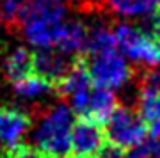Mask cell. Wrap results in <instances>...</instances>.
Masks as SVG:
<instances>
[{"label": "cell", "mask_w": 160, "mask_h": 158, "mask_svg": "<svg viewBox=\"0 0 160 158\" xmlns=\"http://www.w3.org/2000/svg\"><path fill=\"white\" fill-rule=\"evenodd\" d=\"M32 126V119L25 110L16 107H0V144L11 147L20 142Z\"/></svg>", "instance_id": "6"}, {"label": "cell", "mask_w": 160, "mask_h": 158, "mask_svg": "<svg viewBox=\"0 0 160 158\" xmlns=\"http://www.w3.org/2000/svg\"><path fill=\"white\" fill-rule=\"evenodd\" d=\"M110 7L114 12L126 14V16H135V14H144L151 12L160 6L158 0H109Z\"/></svg>", "instance_id": "14"}, {"label": "cell", "mask_w": 160, "mask_h": 158, "mask_svg": "<svg viewBox=\"0 0 160 158\" xmlns=\"http://www.w3.org/2000/svg\"><path fill=\"white\" fill-rule=\"evenodd\" d=\"M137 114L148 128L160 121V73H151L144 80L139 94Z\"/></svg>", "instance_id": "8"}, {"label": "cell", "mask_w": 160, "mask_h": 158, "mask_svg": "<svg viewBox=\"0 0 160 158\" xmlns=\"http://www.w3.org/2000/svg\"><path fill=\"white\" fill-rule=\"evenodd\" d=\"M98 158H102V156H98Z\"/></svg>", "instance_id": "21"}, {"label": "cell", "mask_w": 160, "mask_h": 158, "mask_svg": "<svg viewBox=\"0 0 160 158\" xmlns=\"http://www.w3.org/2000/svg\"><path fill=\"white\" fill-rule=\"evenodd\" d=\"M71 66H73V59L68 61L61 52L57 53L52 48H39L38 52H34V73L52 82L55 89L59 82L69 73Z\"/></svg>", "instance_id": "7"}, {"label": "cell", "mask_w": 160, "mask_h": 158, "mask_svg": "<svg viewBox=\"0 0 160 158\" xmlns=\"http://www.w3.org/2000/svg\"><path fill=\"white\" fill-rule=\"evenodd\" d=\"M109 144L105 124H100L91 117L78 116L71 124L69 156L73 158H98L103 147Z\"/></svg>", "instance_id": "5"}, {"label": "cell", "mask_w": 160, "mask_h": 158, "mask_svg": "<svg viewBox=\"0 0 160 158\" xmlns=\"http://www.w3.org/2000/svg\"><path fill=\"white\" fill-rule=\"evenodd\" d=\"M12 84H14V92L23 98H34L38 94L50 92V91L55 92V87H53L52 82H48L46 78H43V77H39L36 73L18 80V82H12Z\"/></svg>", "instance_id": "12"}, {"label": "cell", "mask_w": 160, "mask_h": 158, "mask_svg": "<svg viewBox=\"0 0 160 158\" xmlns=\"http://www.w3.org/2000/svg\"><path fill=\"white\" fill-rule=\"evenodd\" d=\"M25 0H0V23L18 22Z\"/></svg>", "instance_id": "15"}, {"label": "cell", "mask_w": 160, "mask_h": 158, "mask_svg": "<svg viewBox=\"0 0 160 158\" xmlns=\"http://www.w3.org/2000/svg\"><path fill=\"white\" fill-rule=\"evenodd\" d=\"M148 133L153 137V139H160V121H157V123H153L151 126H149Z\"/></svg>", "instance_id": "19"}, {"label": "cell", "mask_w": 160, "mask_h": 158, "mask_svg": "<svg viewBox=\"0 0 160 158\" xmlns=\"http://www.w3.org/2000/svg\"><path fill=\"white\" fill-rule=\"evenodd\" d=\"M64 158H73V156H64Z\"/></svg>", "instance_id": "20"}, {"label": "cell", "mask_w": 160, "mask_h": 158, "mask_svg": "<svg viewBox=\"0 0 160 158\" xmlns=\"http://www.w3.org/2000/svg\"><path fill=\"white\" fill-rule=\"evenodd\" d=\"M87 71L94 87H103L110 91L121 87L132 77L130 66L116 50L98 55H87Z\"/></svg>", "instance_id": "3"}, {"label": "cell", "mask_w": 160, "mask_h": 158, "mask_svg": "<svg viewBox=\"0 0 160 158\" xmlns=\"http://www.w3.org/2000/svg\"><path fill=\"white\" fill-rule=\"evenodd\" d=\"M116 107H118V100L112 91L103 87H92L84 117H91L100 124H105L116 110Z\"/></svg>", "instance_id": "9"}, {"label": "cell", "mask_w": 160, "mask_h": 158, "mask_svg": "<svg viewBox=\"0 0 160 158\" xmlns=\"http://www.w3.org/2000/svg\"><path fill=\"white\" fill-rule=\"evenodd\" d=\"M116 36L107 28H94L91 34H87L86 48L84 53L87 55H98V53H105V52L116 50Z\"/></svg>", "instance_id": "13"}, {"label": "cell", "mask_w": 160, "mask_h": 158, "mask_svg": "<svg viewBox=\"0 0 160 158\" xmlns=\"http://www.w3.org/2000/svg\"><path fill=\"white\" fill-rule=\"evenodd\" d=\"M6 75L11 82L34 75V52L29 48H16L6 59Z\"/></svg>", "instance_id": "11"}, {"label": "cell", "mask_w": 160, "mask_h": 158, "mask_svg": "<svg viewBox=\"0 0 160 158\" xmlns=\"http://www.w3.org/2000/svg\"><path fill=\"white\" fill-rule=\"evenodd\" d=\"M4 158H46V156L41 151H38L36 147L18 142L14 146L4 149Z\"/></svg>", "instance_id": "16"}, {"label": "cell", "mask_w": 160, "mask_h": 158, "mask_svg": "<svg viewBox=\"0 0 160 158\" xmlns=\"http://www.w3.org/2000/svg\"><path fill=\"white\" fill-rule=\"evenodd\" d=\"M87 28L86 25L75 22V23H66L62 27V32H61V37H59L57 48L61 53L64 55H77L80 52H84L86 48V41H87Z\"/></svg>", "instance_id": "10"}, {"label": "cell", "mask_w": 160, "mask_h": 158, "mask_svg": "<svg viewBox=\"0 0 160 158\" xmlns=\"http://www.w3.org/2000/svg\"><path fill=\"white\" fill-rule=\"evenodd\" d=\"M71 112L66 105H55L43 116L34 133L36 149L46 158H64L71 142Z\"/></svg>", "instance_id": "1"}, {"label": "cell", "mask_w": 160, "mask_h": 158, "mask_svg": "<svg viewBox=\"0 0 160 158\" xmlns=\"http://www.w3.org/2000/svg\"><path fill=\"white\" fill-rule=\"evenodd\" d=\"M153 36L160 41V6L153 12Z\"/></svg>", "instance_id": "17"}, {"label": "cell", "mask_w": 160, "mask_h": 158, "mask_svg": "<svg viewBox=\"0 0 160 158\" xmlns=\"http://www.w3.org/2000/svg\"><path fill=\"white\" fill-rule=\"evenodd\" d=\"M116 45L126 57L149 66H160V41L153 34L130 25H119L114 30Z\"/></svg>", "instance_id": "4"}, {"label": "cell", "mask_w": 160, "mask_h": 158, "mask_svg": "<svg viewBox=\"0 0 160 158\" xmlns=\"http://www.w3.org/2000/svg\"><path fill=\"white\" fill-rule=\"evenodd\" d=\"M149 158H160V139L149 141Z\"/></svg>", "instance_id": "18"}, {"label": "cell", "mask_w": 160, "mask_h": 158, "mask_svg": "<svg viewBox=\"0 0 160 158\" xmlns=\"http://www.w3.org/2000/svg\"><path fill=\"white\" fill-rule=\"evenodd\" d=\"M105 131L110 144L128 151L132 147L142 144L148 135V126L142 123L137 112L118 105L109 121L105 123Z\"/></svg>", "instance_id": "2"}]
</instances>
